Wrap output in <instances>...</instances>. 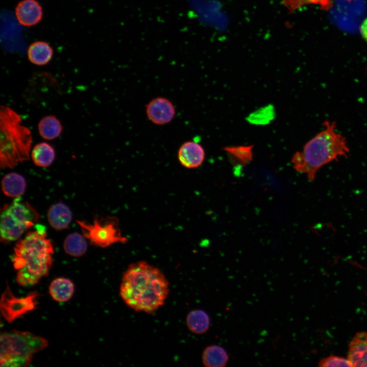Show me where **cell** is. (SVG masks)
<instances>
[{
  "mask_svg": "<svg viewBox=\"0 0 367 367\" xmlns=\"http://www.w3.org/2000/svg\"><path fill=\"white\" fill-rule=\"evenodd\" d=\"M38 296V293L35 292L30 293L25 297L17 298L12 294L9 286H7L1 301L2 314L8 322H13L36 308V298Z\"/></svg>",
  "mask_w": 367,
  "mask_h": 367,
  "instance_id": "ba28073f",
  "label": "cell"
},
{
  "mask_svg": "<svg viewBox=\"0 0 367 367\" xmlns=\"http://www.w3.org/2000/svg\"><path fill=\"white\" fill-rule=\"evenodd\" d=\"M27 53L29 61L38 66L48 64L53 56L52 47L44 41H36L32 43L28 48Z\"/></svg>",
  "mask_w": 367,
  "mask_h": 367,
  "instance_id": "2e32d148",
  "label": "cell"
},
{
  "mask_svg": "<svg viewBox=\"0 0 367 367\" xmlns=\"http://www.w3.org/2000/svg\"><path fill=\"white\" fill-rule=\"evenodd\" d=\"M74 285L70 279L58 277L54 279L49 286V293L56 301L64 302L69 300L74 293Z\"/></svg>",
  "mask_w": 367,
  "mask_h": 367,
  "instance_id": "5bb4252c",
  "label": "cell"
},
{
  "mask_svg": "<svg viewBox=\"0 0 367 367\" xmlns=\"http://www.w3.org/2000/svg\"><path fill=\"white\" fill-rule=\"evenodd\" d=\"M1 367H25L34 355L48 346L45 338L29 331L12 330L1 333Z\"/></svg>",
  "mask_w": 367,
  "mask_h": 367,
  "instance_id": "5b68a950",
  "label": "cell"
},
{
  "mask_svg": "<svg viewBox=\"0 0 367 367\" xmlns=\"http://www.w3.org/2000/svg\"><path fill=\"white\" fill-rule=\"evenodd\" d=\"M318 366L321 367H338L352 366V365L347 358L331 355L322 358L319 361Z\"/></svg>",
  "mask_w": 367,
  "mask_h": 367,
  "instance_id": "cb8c5ba5",
  "label": "cell"
},
{
  "mask_svg": "<svg viewBox=\"0 0 367 367\" xmlns=\"http://www.w3.org/2000/svg\"><path fill=\"white\" fill-rule=\"evenodd\" d=\"M40 135L47 140H53L60 136L63 130L60 120L54 115L43 117L38 125Z\"/></svg>",
  "mask_w": 367,
  "mask_h": 367,
  "instance_id": "ffe728a7",
  "label": "cell"
},
{
  "mask_svg": "<svg viewBox=\"0 0 367 367\" xmlns=\"http://www.w3.org/2000/svg\"><path fill=\"white\" fill-rule=\"evenodd\" d=\"M39 215L28 202L20 197L15 198L3 207L1 214L0 235L3 242L18 240L28 229L38 220Z\"/></svg>",
  "mask_w": 367,
  "mask_h": 367,
  "instance_id": "8992f818",
  "label": "cell"
},
{
  "mask_svg": "<svg viewBox=\"0 0 367 367\" xmlns=\"http://www.w3.org/2000/svg\"><path fill=\"white\" fill-rule=\"evenodd\" d=\"M17 20L25 27H32L39 22L43 17V10L36 0H22L15 8Z\"/></svg>",
  "mask_w": 367,
  "mask_h": 367,
  "instance_id": "8fae6325",
  "label": "cell"
},
{
  "mask_svg": "<svg viewBox=\"0 0 367 367\" xmlns=\"http://www.w3.org/2000/svg\"><path fill=\"white\" fill-rule=\"evenodd\" d=\"M26 188V181L20 174L11 172L5 175L2 180V189L4 194L11 198L20 197Z\"/></svg>",
  "mask_w": 367,
  "mask_h": 367,
  "instance_id": "e0dca14e",
  "label": "cell"
},
{
  "mask_svg": "<svg viewBox=\"0 0 367 367\" xmlns=\"http://www.w3.org/2000/svg\"><path fill=\"white\" fill-rule=\"evenodd\" d=\"M32 134L22 124L20 116L9 107L0 110V165L1 168H12L30 159Z\"/></svg>",
  "mask_w": 367,
  "mask_h": 367,
  "instance_id": "277c9868",
  "label": "cell"
},
{
  "mask_svg": "<svg viewBox=\"0 0 367 367\" xmlns=\"http://www.w3.org/2000/svg\"><path fill=\"white\" fill-rule=\"evenodd\" d=\"M209 315L201 309H194L190 311L186 317V324L193 333L201 334L206 332L210 327Z\"/></svg>",
  "mask_w": 367,
  "mask_h": 367,
  "instance_id": "ac0fdd59",
  "label": "cell"
},
{
  "mask_svg": "<svg viewBox=\"0 0 367 367\" xmlns=\"http://www.w3.org/2000/svg\"><path fill=\"white\" fill-rule=\"evenodd\" d=\"M205 156L202 146L194 141L184 142L177 151V159L182 166L187 169H195L203 163Z\"/></svg>",
  "mask_w": 367,
  "mask_h": 367,
  "instance_id": "30bf717a",
  "label": "cell"
},
{
  "mask_svg": "<svg viewBox=\"0 0 367 367\" xmlns=\"http://www.w3.org/2000/svg\"><path fill=\"white\" fill-rule=\"evenodd\" d=\"M347 354L352 366H367V332L354 335L349 344Z\"/></svg>",
  "mask_w": 367,
  "mask_h": 367,
  "instance_id": "7c38bea8",
  "label": "cell"
},
{
  "mask_svg": "<svg viewBox=\"0 0 367 367\" xmlns=\"http://www.w3.org/2000/svg\"><path fill=\"white\" fill-rule=\"evenodd\" d=\"M82 234L91 244L106 248L116 243H126L128 239L119 227L118 219L113 216L94 217L91 223L77 221Z\"/></svg>",
  "mask_w": 367,
  "mask_h": 367,
  "instance_id": "52a82bcc",
  "label": "cell"
},
{
  "mask_svg": "<svg viewBox=\"0 0 367 367\" xmlns=\"http://www.w3.org/2000/svg\"><path fill=\"white\" fill-rule=\"evenodd\" d=\"M253 145H240L225 147L223 149L232 163L245 166L253 159Z\"/></svg>",
  "mask_w": 367,
  "mask_h": 367,
  "instance_id": "7402d4cb",
  "label": "cell"
},
{
  "mask_svg": "<svg viewBox=\"0 0 367 367\" xmlns=\"http://www.w3.org/2000/svg\"><path fill=\"white\" fill-rule=\"evenodd\" d=\"M54 252L46 233L35 230L18 241L12 257L18 284L24 287L35 285L47 276L52 266Z\"/></svg>",
  "mask_w": 367,
  "mask_h": 367,
  "instance_id": "3957f363",
  "label": "cell"
},
{
  "mask_svg": "<svg viewBox=\"0 0 367 367\" xmlns=\"http://www.w3.org/2000/svg\"><path fill=\"white\" fill-rule=\"evenodd\" d=\"M323 125V130L307 141L291 160L293 168L305 174L310 181H314L322 167L347 156L350 152L346 138L336 130L335 122L326 120Z\"/></svg>",
  "mask_w": 367,
  "mask_h": 367,
  "instance_id": "7a4b0ae2",
  "label": "cell"
},
{
  "mask_svg": "<svg viewBox=\"0 0 367 367\" xmlns=\"http://www.w3.org/2000/svg\"><path fill=\"white\" fill-rule=\"evenodd\" d=\"M169 293V282L164 273L147 261L132 263L123 273L119 294L136 311L155 312L164 304Z\"/></svg>",
  "mask_w": 367,
  "mask_h": 367,
  "instance_id": "6da1fadb",
  "label": "cell"
},
{
  "mask_svg": "<svg viewBox=\"0 0 367 367\" xmlns=\"http://www.w3.org/2000/svg\"><path fill=\"white\" fill-rule=\"evenodd\" d=\"M285 6L292 11L308 4H318L325 10L330 9L332 5L331 0H285Z\"/></svg>",
  "mask_w": 367,
  "mask_h": 367,
  "instance_id": "603a6c76",
  "label": "cell"
},
{
  "mask_svg": "<svg viewBox=\"0 0 367 367\" xmlns=\"http://www.w3.org/2000/svg\"><path fill=\"white\" fill-rule=\"evenodd\" d=\"M229 360L226 350L218 345L207 346L202 354V362L206 367H224Z\"/></svg>",
  "mask_w": 367,
  "mask_h": 367,
  "instance_id": "9a60e30c",
  "label": "cell"
},
{
  "mask_svg": "<svg viewBox=\"0 0 367 367\" xmlns=\"http://www.w3.org/2000/svg\"><path fill=\"white\" fill-rule=\"evenodd\" d=\"M47 219L53 228L57 230H63L69 226L71 221V211L64 203L58 202L49 207Z\"/></svg>",
  "mask_w": 367,
  "mask_h": 367,
  "instance_id": "4fadbf2b",
  "label": "cell"
},
{
  "mask_svg": "<svg viewBox=\"0 0 367 367\" xmlns=\"http://www.w3.org/2000/svg\"><path fill=\"white\" fill-rule=\"evenodd\" d=\"M145 111L148 119L158 125L170 123L176 114L173 103L164 97H157L151 99L146 105Z\"/></svg>",
  "mask_w": 367,
  "mask_h": 367,
  "instance_id": "9c48e42d",
  "label": "cell"
},
{
  "mask_svg": "<svg viewBox=\"0 0 367 367\" xmlns=\"http://www.w3.org/2000/svg\"><path fill=\"white\" fill-rule=\"evenodd\" d=\"M31 155L35 165L40 167H47L55 160L56 153L51 145L43 142L34 146Z\"/></svg>",
  "mask_w": 367,
  "mask_h": 367,
  "instance_id": "d6986e66",
  "label": "cell"
},
{
  "mask_svg": "<svg viewBox=\"0 0 367 367\" xmlns=\"http://www.w3.org/2000/svg\"><path fill=\"white\" fill-rule=\"evenodd\" d=\"M86 239L82 234L74 232L68 235L63 243L66 253L74 257H80L87 251L88 245Z\"/></svg>",
  "mask_w": 367,
  "mask_h": 367,
  "instance_id": "44dd1931",
  "label": "cell"
},
{
  "mask_svg": "<svg viewBox=\"0 0 367 367\" xmlns=\"http://www.w3.org/2000/svg\"><path fill=\"white\" fill-rule=\"evenodd\" d=\"M360 32L363 39L367 42V17L360 27Z\"/></svg>",
  "mask_w": 367,
  "mask_h": 367,
  "instance_id": "d4e9b609",
  "label": "cell"
}]
</instances>
